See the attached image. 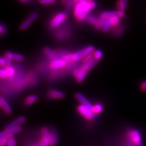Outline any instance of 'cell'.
<instances>
[{"instance_id": "cell-1", "label": "cell", "mask_w": 146, "mask_h": 146, "mask_svg": "<svg viewBox=\"0 0 146 146\" xmlns=\"http://www.w3.org/2000/svg\"><path fill=\"white\" fill-rule=\"evenodd\" d=\"M91 9H92L90 5V2L86 0H82L77 3L74 9V15L79 21H82L86 19L88 13Z\"/></svg>"}, {"instance_id": "cell-2", "label": "cell", "mask_w": 146, "mask_h": 146, "mask_svg": "<svg viewBox=\"0 0 146 146\" xmlns=\"http://www.w3.org/2000/svg\"><path fill=\"white\" fill-rule=\"evenodd\" d=\"M94 50V48L93 46H89L83 49L80 51L75 52L74 54H68L64 56L63 59L65 60L66 62H71V61H76L82 58H84L88 55L91 54Z\"/></svg>"}, {"instance_id": "cell-3", "label": "cell", "mask_w": 146, "mask_h": 146, "mask_svg": "<svg viewBox=\"0 0 146 146\" xmlns=\"http://www.w3.org/2000/svg\"><path fill=\"white\" fill-rule=\"evenodd\" d=\"M128 137L130 142L135 146H143L141 142V136L140 133L136 130H131L128 133Z\"/></svg>"}, {"instance_id": "cell-4", "label": "cell", "mask_w": 146, "mask_h": 146, "mask_svg": "<svg viewBox=\"0 0 146 146\" xmlns=\"http://www.w3.org/2000/svg\"><path fill=\"white\" fill-rule=\"evenodd\" d=\"M66 17L67 16L65 15V12L58 13L57 15H56L53 18V19L51 20V23H50V27L52 29L56 28V27L62 25L66 20Z\"/></svg>"}, {"instance_id": "cell-5", "label": "cell", "mask_w": 146, "mask_h": 146, "mask_svg": "<svg viewBox=\"0 0 146 146\" xmlns=\"http://www.w3.org/2000/svg\"><path fill=\"white\" fill-rule=\"evenodd\" d=\"M77 111L80 114V115L84 116L87 120H92L94 118V113L91 111L89 108L84 106V105H79L77 107Z\"/></svg>"}, {"instance_id": "cell-6", "label": "cell", "mask_w": 146, "mask_h": 146, "mask_svg": "<svg viewBox=\"0 0 146 146\" xmlns=\"http://www.w3.org/2000/svg\"><path fill=\"white\" fill-rule=\"evenodd\" d=\"M37 17H38V14L34 12L32 13V14L27 18V19L20 25V29L21 31L26 30L27 27H29L31 26L32 23L34 22L36 18H37Z\"/></svg>"}, {"instance_id": "cell-7", "label": "cell", "mask_w": 146, "mask_h": 146, "mask_svg": "<svg viewBox=\"0 0 146 146\" xmlns=\"http://www.w3.org/2000/svg\"><path fill=\"white\" fill-rule=\"evenodd\" d=\"M75 97L82 104V105H84V106L89 108L91 111H93V106L91 105V104L90 103L89 100H88L86 99V98L84 96V95H82L80 93H77L75 94Z\"/></svg>"}, {"instance_id": "cell-8", "label": "cell", "mask_w": 146, "mask_h": 146, "mask_svg": "<svg viewBox=\"0 0 146 146\" xmlns=\"http://www.w3.org/2000/svg\"><path fill=\"white\" fill-rule=\"evenodd\" d=\"M22 130V128L21 126H18L15 128H13L10 130H4L1 131V134H0V137L1 138H6L9 136H13V135L18 133V132L21 131Z\"/></svg>"}, {"instance_id": "cell-9", "label": "cell", "mask_w": 146, "mask_h": 146, "mask_svg": "<svg viewBox=\"0 0 146 146\" xmlns=\"http://www.w3.org/2000/svg\"><path fill=\"white\" fill-rule=\"evenodd\" d=\"M67 62L63 59H58V60H52L50 63V67L52 69H60L65 67Z\"/></svg>"}, {"instance_id": "cell-10", "label": "cell", "mask_w": 146, "mask_h": 146, "mask_svg": "<svg viewBox=\"0 0 146 146\" xmlns=\"http://www.w3.org/2000/svg\"><path fill=\"white\" fill-rule=\"evenodd\" d=\"M26 121V117L25 116H21L17 118L15 121H13L11 124H9L5 129V130H10L13 128H15L18 126H20V125L23 123H24Z\"/></svg>"}, {"instance_id": "cell-11", "label": "cell", "mask_w": 146, "mask_h": 146, "mask_svg": "<svg viewBox=\"0 0 146 146\" xmlns=\"http://www.w3.org/2000/svg\"><path fill=\"white\" fill-rule=\"evenodd\" d=\"M48 96L51 99H63L65 97V94L63 92H61L60 91L52 90L49 91L48 92Z\"/></svg>"}, {"instance_id": "cell-12", "label": "cell", "mask_w": 146, "mask_h": 146, "mask_svg": "<svg viewBox=\"0 0 146 146\" xmlns=\"http://www.w3.org/2000/svg\"><path fill=\"white\" fill-rule=\"evenodd\" d=\"M0 106H1V108L3 109V110L5 111L7 115H11L12 112V108L7 103V102L3 97L0 98Z\"/></svg>"}, {"instance_id": "cell-13", "label": "cell", "mask_w": 146, "mask_h": 146, "mask_svg": "<svg viewBox=\"0 0 146 146\" xmlns=\"http://www.w3.org/2000/svg\"><path fill=\"white\" fill-rule=\"evenodd\" d=\"M4 57H7L10 58L11 60H15L17 61H23L24 60V57L23 55L20 54H17V53H12L10 51L7 52L5 55H4Z\"/></svg>"}, {"instance_id": "cell-14", "label": "cell", "mask_w": 146, "mask_h": 146, "mask_svg": "<svg viewBox=\"0 0 146 146\" xmlns=\"http://www.w3.org/2000/svg\"><path fill=\"white\" fill-rule=\"evenodd\" d=\"M51 137L49 139V146H56L58 141V137L57 132L56 130H52L51 132Z\"/></svg>"}, {"instance_id": "cell-15", "label": "cell", "mask_w": 146, "mask_h": 146, "mask_svg": "<svg viewBox=\"0 0 146 146\" xmlns=\"http://www.w3.org/2000/svg\"><path fill=\"white\" fill-rule=\"evenodd\" d=\"M118 16L117 12L115 11H106L102 13V15L100 17L104 18L105 19L108 20V19H111L112 18Z\"/></svg>"}, {"instance_id": "cell-16", "label": "cell", "mask_w": 146, "mask_h": 146, "mask_svg": "<svg viewBox=\"0 0 146 146\" xmlns=\"http://www.w3.org/2000/svg\"><path fill=\"white\" fill-rule=\"evenodd\" d=\"M38 97L36 95H31L27 96V98L25 100V105L26 106H31L32 104H33L34 102H35L36 100H38Z\"/></svg>"}, {"instance_id": "cell-17", "label": "cell", "mask_w": 146, "mask_h": 146, "mask_svg": "<svg viewBox=\"0 0 146 146\" xmlns=\"http://www.w3.org/2000/svg\"><path fill=\"white\" fill-rule=\"evenodd\" d=\"M128 0H119L117 3V11H125L127 8Z\"/></svg>"}, {"instance_id": "cell-18", "label": "cell", "mask_w": 146, "mask_h": 146, "mask_svg": "<svg viewBox=\"0 0 146 146\" xmlns=\"http://www.w3.org/2000/svg\"><path fill=\"white\" fill-rule=\"evenodd\" d=\"M106 19H105L104 18L100 17L98 18V20L96 22V23L95 24L94 26H95V28L99 30V29H102V27H104L105 23H106Z\"/></svg>"}, {"instance_id": "cell-19", "label": "cell", "mask_w": 146, "mask_h": 146, "mask_svg": "<svg viewBox=\"0 0 146 146\" xmlns=\"http://www.w3.org/2000/svg\"><path fill=\"white\" fill-rule=\"evenodd\" d=\"M88 72V70H84L82 71L76 77V81L78 82V83H81V82L84 80L85 77L87 76Z\"/></svg>"}, {"instance_id": "cell-20", "label": "cell", "mask_w": 146, "mask_h": 146, "mask_svg": "<svg viewBox=\"0 0 146 146\" xmlns=\"http://www.w3.org/2000/svg\"><path fill=\"white\" fill-rule=\"evenodd\" d=\"M98 20V18L93 14H89L86 18V22L88 23L91 25H95V24L96 23Z\"/></svg>"}, {"instance_id": "cell-21", "label": "cell", "mask_w": 146, "mask_h": 146, "mask_svg": "<svg viewBox=\"0 0 146 146\" xmlns=\"http://www.w3.org/2000/svg\"><path fill=\"white\" fill-rule=\"evenodd\" d=\"M73 4H74V0H68V1L66 4L65 13L67 17L70 14V12L71 10V9L72 8Z\"/></svg>"}, {"instance_id": "cell-22", "label": "cell", "mask_w": 146, "mask_h": 146, "mask_svg": "<svg viewBox=\"0 0 146 146\" xmlns=\"http://www.w3.org/2000/svg\"><path fill=\"white\" fill-rule=\"evenodd\" d=\"M112 26H113V25H112L111 19L107 20L106 21V23H105L104 27H102V30L103 32H104V33H106V32H107L111 28V27Z\"/></svg>"}, {"instance_id": "cell-23", "label": "cell", "mask_w": 146, "mask_h": 146, "mask_svg": "<svg viewBox=\"0 0 146 146\" xmlns=\"http://www.w3.org/2000/svg\"><path fill=\"white\" fill-rule=\"evenodd\" d=\"M7 138V146H15L16 145V141L14 139V136H9L6 137Z\"/></svg>"}, {"instance_id": "cell-24", "label": "cell", "mask_w": 146, "mask_h": 146, "mask_svg": "<svg viewBox=\"0 0 146 146\" xmlns=\"http://www.w3.org/2000/svg\"><path fill=\"white\" fill-rule=\"evenodd\" d=\"M103 111V106L101 104H96L93 106V113L95 114L100 113Z\"/></svg>"}, {"instance_id": "cell-25", "label": "cell", "mask_w": 146, "mask_h": 146, "mask_svg": "<svg viewBox=\"0 0 146 146\" xmlns=\"http://www.w3.org/2000/svg\"><path fill=\"white\" fill-rule=\"evenodd\" d=\"M42 134L43 137L49 139H50V137H51V134H50V132L49 131L48 129L46 127H43L42 129Z\"/></svg>"}, {"instance_id": "cell-26", "label": "cell", "mask_w": 146, "mask_h": 146, "mask_svg": "<svg viewBox=\"0 0 146 146\" xmlns=\"http://www.w3.org/2000/svg\"><path fill=\"white\" fill-rule=\"evenodd\" d=\"M56 0H38V1L44 6H50L53 4Z\"/></svg>"}, {"instance_id": "cell-27", "label": "cell", "mask_w": 146, "mask_h": 146, "mask_svg": "<svg viewBox=\"0 0 146 146\" xmlns=\"http://www.w3.org/2000/svg\"><path fill=\"white\" fill-rule=\"evenodd\" d=\"M6 70L7 72V76H9V77H12L15 74V69L12 66H9V67L6 68Z\"/></svg>"}, {"instance_id": "cell-28", "label": "cell", "mask_w": 146, "mask_h": 146, "mask_svg": "<svg viewBox=\"0 0 146 146\" xmlns=\"http://www.w3.org/2000/svg\"><path fill=\"white\" fill-rule=\"evenodd\" d=\"M103 56L102 52L100 50H97V51H94V57L95 59H97V60H99V59L101 58Z\"/></svg>"}, {"instance_id": "cell-29", "label": "cell", "mask_w": 146, "mask_h": 146, "mask_svg": "<svg viewBox=\"0 0 146 146\" xmlns=\"http://www.w3.org/2000/svg\"><path fill=\"white\" fill-rule=\"evenodd\" d=\"M49 139L43 137L42 139H41L39 146H49Z\"/></svg>"}, {"instance_id": "cell-30", "label": "cell", "mask_w": 146, "mask_h": 146, "mask_svg": "<svg viewBox=\"0 0 146 146\" xmlns=\"http://www.w3.org/2000/svg\"><path fill=\"white\" fill-rule=\"evenodd\" d=\"M119 16H117V17H115L112 18L111 19V23H112V25L113 26H117L119 23Z\"/></svg>"}, {"instance_id": "cell-31", "label": "cell", "mask_w": 146, "mask_h": 146, "mask_svg": "<svg viewBox=\"0 0 146 146\" xmlns=\"http://www.w3.org/2000/svg\"><path fill=\"white\" fill-rule=\"evenodd\" d=\"M98 62H99V60H97V59L94 58L93 60L92 61H91V62L90 63V65H89V67H88V70H91V69H92V68H93L96 65H97V64L98 63Z\"/></svg>"}, {"instance_id": "cell-32", "label": "cell", "mask_w": 146, "mask_h": 146, "mask_svg": "<svg viewBox=\"0 0 146 146\" xmlns=\"http://www.w3.org/2000/svg\"><path fill=\"white\" fill-rule=\"evenodd\" d=\"M0 77H1L2 79H4V78H6L7 77V72L6 69H2L0 71Z\"/></svg>"}, {"instance_id": "cell-33", "label": "cell", "mask_w": 146, "mask_h": 146, "mask_svg": "<svg viewBox=\"0 0 146 146\" xmlns=\"http://www.w3.org/2000/svg\"><path fill=\"white\" fill-rule=\"evenodd\" d=\"M140 89L143 92H145L146 91V80H144L141 82L140 85Z\"/></svg>"}, {"instance_id": "cell-34", "label": "cell", "mask_w": 146, "mask_h": 146, "mask_svg": "<svg viewBox=\"0 0 146 146\" xmlns=\"http://www.w3.org/2000/svg\"><path fill=\"white\" fill-rule=\"evenodd\" d=\"M7 141L8 140L7 138H1V139H0V145L4 146L5 144H7Z\"/></svg>"}, {"instance_id": "cell-35", "label": "cell", "mask_w": 146, "mask_h": 146, "mask_svg": "<svg viewBox=\"0 0 146 146\" xmlns=\"http://www.w3.org/2000/svg\"><path fill=\"white\" fill-rule=\"evenodd\" d=\"M5 58V60H6V68L11 66V59L9 57H4Z\"/></svg>"}, {"instance_id": "cell-36", "label": "cell", "mask_w": 146, "mask_h": 146, "mask_svg": "<svg viewBox=\"0 0 146 146\" xmlns=\"http://www.w3.org/2000/svg\"><path fill=\"white\" fill-rule=\"evenodd\" d=\"M0 66H1V67L6 66L5 58L3 57H1V58H0Z\"/></svg>"}, {"instance_id": "cell-37", "label": "cell", "mask_w": 146, "mask_h": 146, "mask_svg": "<svg viewBox=\"0 0 146 146\" xmlns=\"http://www.w3.org/2000/svg\"><path fill=\"white\" fill-rule=\"evenodd\" d=\"M118 16L119 18H124L125 17V11H117Z\"/></svg>"}, {"instance_id": "cell-38", "label": "cell", "mask_w": 146, "mask_h": 146, "mask_svg": "<svg viewBox=\"0 0 146 146\" xmlns=\"http://www.w3.org/2000/svg\"><path fill=\"white\" fill-rule=\"evenodd\" d=\"M90 5H91V8H92V9H93L96 7V1H91L90 2Z\"/></svg>"}, {"instance_id": "cell-39", "label": "cell", "mask_w": 146, "mask_h": 146, "mask_svg": "<svg viewBox=\"0 0 146 146\" xmlns=\"http://www.w3.org/2000/svg\"><path fill=\"white\" fill-rule=\"evenodd\" d=\"M4 32H5V30H4L3 25L1 24V26H0V33H1V35H3V34L4 33Z\"/></svg>"}, {"instance_id": "cell-40", "label": "cell", "mask_w": 146, "mask_h": 146, "mask_svg": "<svg viewBox=\"0 0 146 146\" xmlns=\"http://www.w3.org/2000/svg\"><path fill=\"white\" fill-rule=\"evenodd\" d=\"M68 1V0H62V2L63 4H66Z\"/></svg>"}, {"instance_id": "cell-41", "label": "cell", "mask_w": 146, "mask_h": 146, "mask_svg": "<svg viewBox=\"0 0 146 146\" xmlns=\"http://www.w3.org/2000/svg\"><path fill=\"white\" fill-rule=\"evenodd\" d=\"M20 1L23 3H27V1H28V0H20Z\"/></svg>"}, {"instance_id": "cell-42", "label": "cell", "mask_w": 146, "mask_h": 146, "mask_svg": "<svg viewBox=\"0 0 146 146\" xmlns=\"http://www.w3.org/2000/svg\"><path fill=\"white\" fill-rule=\"evenodd\" d=\"M74 1H76V2H80V1H81L82 0H74Z\"/></svg>"}, {"instance_id": "cell-43", "label": "cell", "mask_w": 146, "mask_h": 146, "mask_svg": "<svg viewBox=\"0 0 146 146\" xmlns=\"http://www.w3.org/2000/svg\"><path fill=\"white\" fill-rule=\"evenodd\" d=\"M86 1H88V2H91V1H93V0H86Z\"/></svg>"}, {"instance_id": "cell-44", "label": "cell", "mask_w": 146, "mask_h": 146, "mask_svg": "<svg viewBox=\"0 0 146 146\" xmlns=\"http://www.w3.org/2000/svg\"><path fill=\"white\" fill-rule=\"evenodd\" d=\"M4 146H5V145H4Z\"/></svg>"}]
</instances>
